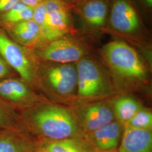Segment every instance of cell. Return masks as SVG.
Returning a JSON list of instances; mask_svg holds the SVG:
<instances>
[{
    "instance_id": "603a6c76",
    "label": "cell",
    "mask_w": 152,
    "mask_h": 152,
    "mask_svg": "<svg viewBox=\"0 0 152 152\" xmlns=\"http://www.w3.org/2000/svg\"><path fill=\"white\" fill-rule=\"evenodd\" d=\"M11 73V69L3 58L0 55V80H3Z\"/></svg>"
},
{
    "instance_id": "ffe728a7",
    "label": "cell",
    "mask_w": 152,
    "mask_h": 152,
    "mask_svg": "<svg viewBox=\"0 0 152 152\" xmlns=\"http://www.w3.org/2000/svg\"><path fill=\"white\" fill-rule=\"evenodd\" d=\"M126 126L139 129L152 130V113L149 110L141 107L130 120L126 124Z\"/></svg>"
},
{
    "instance_id": "484cf974",
    "label": "cell",
    "mask_w": 152,
    "mask_h": 152,
    "mask_svg": "<svg viewBox=\"0 0 152 152\" xmlns=\"http://www.w3.org/2000/svg\"><path fill=\"white\" fill-rule=\"evenodd\" d=\"M145 2V4L149 7H151L152 5V0H144Z\"/></svg>"
},
{
    "instance_id": "8fae6325",
    "label": "cell",
    "mask_w": 152,
    "mask_h": 152,
    "mask_svg": "<svg viewBox=\"0 0 152 152\" xmlns=\"http://www.w3.org/2000/svg\"><path fill=\"white\" fill-rule=\"evenodd\" d=\"M152 130L125 127L119 152H152Z\"/></svg>"
},
{
    "instance_id": "5b68a950",
    "label": "cell",
    "mask_w": 152,
    "mask_h": 152,
    "mask_svg": "<svg viewBox=\"0 0 152 152\" xmlns=\"http://www.w3.org/2000/svg\"><path fill=\"white\" fill-rule=\"evenodd\" d=\"M36 47L38 58L58 64L77 62L86 56L87 51L86 46L81 41L68 36L40 44Z\"/></svg>"
},
{
    "instance_id": "d6986e66",
    "label": "cell",
    "mask_w": 152,
    "mask_h": 152,
    "mask_svg": "<svg viewBox=\"0 0 152 152\" xmlns=\"http://www.w3.org/2000/svg\"><path fill=\"white\" fill-rule=\"evenodd\" d=\"M0 152H27V147L21 138L8 131L0 136Z\"/></svg>"
},
{
    "instance_id": "9a60e30c",
    "label": "cell",
    "mask_w": 152,
    "mask_h": 152,
    "mask_svg": "<svg viewBox=\"0 0 152 152\" xmlns=\"http://www.w3.org/2000/svg\"><path fill=\"white\" fill-rule=\"evenodd\" d=\"M41 152H93L87 142L78 137L67 138L44 142L40 148Z\"/></svg>"
},
{
    "instance_id": "5bb4252c",
    "label": "cell",
    "mask_w": 152,
    "mask_h": 152,
    "mask_svg": "<svg viewBox=\"0 0 152 152\" xmlns=\"http://www.w3.org/2000/svg\"><path fill=\"white\" fill-rule=\"evenodd\" d=\"M0 96L16 103H26L31 93L24 83L16 79H6L0 81Z\"/></svg>"
},
{
    "instance_id": "ba28073f",
    "label": "cell",
    "mask_w": 152,
    "mask_h": 152,
    "mask_svg": "<svg viewBox=\"0 0 152 152\" xmlns=\"http://www.w3.org/2000/svg\"><path fill=\"white\" fill-rule=\"evenodd\" d=\"M45 6L49 25L63 36L77 32L71 16V6L62 0H45Z\"/></svg>"
},
{
    "instance_id": "7402d4cb",
    "label": "cell",
    "mask_w": 152,
    "mask_h": 152,
    "mask_svg": "<svg viewBox=\"0 0 152 152\" xmlns=\"http://www.w3.org/2000/svg\"><path fill=\"white\" fill-rule=\"evenodd\" d=\"M20 0H0V15L9 10Z\"/></svg>"
},
{
    "instance_id": "d4e9b609",
    "label": "cell",
    "mask_w": 152,
    "mask_h": 152,
    "mask_svg": "<svg viewBox=\"0 0 152 152\" xmlns=\"http://www.w3.org/2000/svg\"><path fill=\"white\" fill-rule=\"evenodd\" d=\"M64 2H65V3H66L67 4L71 6L73 9L74 7L77 4V3L80 1V0H62Z\"/></svg>"
},
{
    "instance_id": "7a4b0ae2",
    "label": "cell",
    "mask_w": 152,
    "mask_h": 152,
    "mask_svg": "<svg viewBox=\"0 0 152 152\" xmlns=\"http://www.w3.org/2000/svg\"><path fill=\"white\" fill-rule=\"evenodd\" d=\"M31 122L38 133L52 140L78 137L80 134L74 115L57 105H48L37 109L32 115Z\"/></svg>"
},
{
    "instance_id": "4fadbf2b",
    "label": "cell",
    "mask_w": 152,
    "mask_h": 152,
    "mask_svg": "<svg viewBox=\"0 0 152 152\" xmlns=\"http://www.w3.org/2000/svg\"><path fill=\"white\" fill-rule=\"evenodd\" d=\"M120 122L112 121L92 132V140L100 151H109L117 148L122 134Z\"/></svg>"
},
{
    "instance_id": "7c38bea8",
    "label": "cell",
    "mask_w": 152,
    "mask_h": 152,
    "mask_svg": "<svg viewBox=\"0 0 152 152\" xmlns=\"http://www.w3.org/2000/svg\"><path fill=\"white\" fill-rule=\"evenodd\" d=\"M85 130L92 132L114 121L113 111L104 104H95L85 109L81 113Z\"/></svg>"
},
{
    "instance_id": "52a82bcc",
    "label": "cell",
    "mask_w": 152,
    "mask_h": 152,
    "mask_svg": "<svg viewBox=\"0 0 152 152\" xmlns=\"http://www.w3.org/2000/svg\"><path fill=\"white\" fill-rule=\"evenodd\" d=\"M73 10L80 17L86 32L103 33L108 20L109 0H80Z\"/></svg>"
},
{
    "instance_id": "44dd1931",
    "label": "cell",
    "mask_w": 152,
    "mask_h": 152,
    "mask_svg": "<svg viewBox=\"0 0 152 152\" xmlns=\"http://www.w3.org/2000/svg\"><path fill=\"white\" fill-rule=\"evenodd\" d=\"M12 114L4 104L0 102V127H5L11 124Z\"/></svg>"
},
{
    "instance_id": "ac0fdd59",
    "label": "cell",
    "mask_w": 152,
    "mask_h": 152,
    "mask_svg": "<svg viewBox=\"0 0 152 152\" xmlns=\"http://www.w3.org/2000/svg\"><path fill=\"white\" fill-rule=\"evenodd\" d=\"M135 99L130 97H121L114 102L113 113L119 122L126 124L141 108Z\"/></svg>"
},
{
    "instance_id": "3957f363",
    "label": "cell",
    "mask_w": 152,
    "mask_h": 152,
    "mask_svg": "<svg viewBox=\"0 0 152 152\" xmlns=\"http://www.w3.org/2000/svg\"><path fill=\"white\" fill-rule=\"evenodd\" d=\"M101 55L109 68L115 74L131 80L146 78V65L136 50L122 40H114L104 45Z\"/></svg>"
},
{
    "instance_id": "4316f807",
    "label": "cell",
    "mask_w": 152,
    "mask_h": 152,
    "mask_svg": "<svg viewBox=\"0 0 152 152\" xmlns=\"http://www.w3.org/2000/svg\"></svg>"
},
{
    "instance_id": "9c48e42d",
    "label": "cell",
    "mask_w": 152,
    "mask_h": 152,
    "mask_svg": "<svg viewBox=\"0 0 152 152\" xmlns=\"http://www.w3.org/2000/svg\"><path fill=\"white\" fill-rule=\"evenodd\" d=\"M50 86L59 95H71L77 88V71L76 65L59 64L50 68L47 73Z\"/></svg>"
},
{
    "instance_id": "2e32d148",
    "label": "cell",
    "mask_w": 152,
    "mask_h": 152,
    "mask_svg": "<svg viewBox=\"0 0 152 152\" xmlns=\"http://www.w3.org/2000/svg\"><path fill=\"white\" fill-rule=\"evenodd\" d=\"M34 8L19 2L9 10L0 15V27L3 29L20 22L33 19Z\"/></svg>"
},
{
    "instance_id": "cb8c5ba5",
    "label": "cell",
    "mask_w": 152,
    "mask_h": 152,
    "mask_svg": "<svg viewBox=\"0 0 152 152\" xmlns=\"http://www.w3.org/2000/svg\"><path fill=\"white\" fill-rule=\"evenodd\" d=\"M45 1V0H20L25 5L33 8L44 2Z\"/></svg>"
},
{
    "instance_id": "8992f818",
    "label": "cell",
    "mask_w": 152,
    "mask_h": 152,
    "mask_svg": "<svg viewBox=\"0 0 152 152\" xmlns=\"http://www.w3.org/2000/svg\"><path fill=\"white\" fill-rule=\"evenodd\" d=\"M0 55L24 81H33L35 66L27 48L13 41L2 29H0Z\"/></svg>"
},
{
    "instance_id": "30bf717a",
    "label": "cell",
    "mask_w": 152,
    "mask_h": 152,
    "mask_svg": "<svg viewBox=\"0 0 152 152\" xmlns=\"http://www.w3.org/2000/svg\"><path fill=\"white\" fill-rule=\"evenodd\" d=\"M2 29L13 41L26 48L36 47L42 43L40 29L33 19L20 22Z\"/></svg>"
},
{
    "instance_id": "e0dca14e",
    "label": "cell",
    "mask_w": 152,
    "mask_h": 152,
    "mask_svg": "<svg viewBox=\"0 0 152 152\" xmlns=\"http://www.w3.org/2000/svg\"><path fill=\"white\" fill-rule=\"evenodd\" d=\"M33 20L37 24L40 29L42 37V43L41 44L65 36L55 31L50 26L44 2L34 7Z\"/></svg>"
},
{
    "instance_id": "277c9868",
    "label": "cell",
    "mask_w": 152,
    "mask_h": 152,
    "mask_svg": "<svg viewBox=\"0 0 152 152\" xmlns=\"http://www.w3.org/2000/svg\"><path fill=\"white\" fill-rule=\"evenodd\" d=\"M78 95L82 99H92L108 95V82L98 63L85 56L77 62Z\"/></svg>"
},
{
    "instance_id": "6da1fadb",
    "label": "cell",
    "mask_w": 152,
    "mask_h": 152,
    "mask_svg": "<svg viewBox=\"0 0 152 152\" xmlns=\"http://www.w3.org/2000/svg\"><path fill=\"white\" fill-rule=\"evenodd\" d=\"M103 33L137 44L149 38L135 0H109L108 17Z\"/></svg>"
}]
</instances>
